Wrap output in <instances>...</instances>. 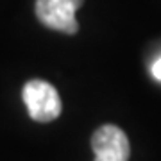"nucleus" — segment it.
Wrapping results in <instances>:
<instances>
[{
  "instance_id": "3",
  "label": "nucleus",
  "mask_w": 161,
  "mask_h": 161,
  "mask_svg": "<svg viewBox=\"0 0 161 161\" xmlns=\"http://www.w3.org/2000/svg\"><path fill=\"white\" fill-rule=\"evenodd\" d=\"M92 147L95 161H127L131 154L125 132L116 125H102L93 132Z\"/></svg>"
},
{
  "instance_id": "4",
  "label": "nucleus",
  "mask_w": 161,
  "mask_h": 161,
  "mask_svg": "<svg viewBox=\"0 0 161 161\" xmlns=\"http://www.w3.org/2000/svg\"><path fill=\"white\" fill-rule=\"evenodd\" d=\"M150 74H152V77H154L156 80H159L161 82V56L152 63V66H150Z\"/></svg>"
},
{
  "instance_id": "2",
  "label": "nucleus",
  "mask_w": 161,
  "mask_h": 161,
  "mask_svg": "<svg viewBox=\"0 0 161 161\" xmlns=\"http://www.w3.org/2000/svg\"><path fill=\"white\" fill-rule=\"evenodd\" d=\"M82 2L84 0H36V14L47 27L74 34L79 29L75 13Z\"/></svg>"
},
{
  "instance_id": "1",
  "label": "nucleus",
  "mask_w": 161,
  "mask_h": 161,
  "mask_svg": "<svg viewBox=\"0 0 161 161\" xmlns=\"http://www.w3.org/2000/svg\"><path fill=\"white\" fill-rule=\"evenodd\" d=\"M23 102L36 122H52L61 115V98L50 82L32 79L23 86Z\"/></svg>"
}]
</instances>
